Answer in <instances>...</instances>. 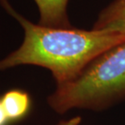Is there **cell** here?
<instances>
[{
  "label": "cell",
  "mask_w": 125,
  "mask_h": 125,
  "mask_svg": "<svg viewBox=\"0 0 125 125\" xmlns=\"http://www.w3.org/2000/svg\"><path fill=\"white\" fill-rule=\"evenodd\" d=\"M82 121V118L80 116H75L70 118L67 120H62L59 122L57 125H79Z\"/></svg>",
  "instance_id": "6"
},
{
  "label": "cell",
  "mask_w": 125,
  "mask_h": 125,
  "mask_svg": "<svg viewBox=\"0 0 125 125\" xmlns=\"http://www.w3.org/2000/svg\"><path fill=\"white\" fill-rule=\"evenodd\" d=\"M125 97V41L96 57L73 81L57 86L48 103L57 113L100 110Z\"/></svg>",
  "instance_id": "2"
},
{
  "label": "cell",
  "mask_w": 125,
  "mask_h": 125,
  "mask_svg": "<svg viewBox=\"0 0 125 125\" xmlns=\"http://www.w3.org/2000/svg\"><path fill=\"white\" fill-rule=\"evenodd\" d=\"M0 4L24 31L21 46L0 59V71L39 66L49 69L60 86L75 80L105 50L125 41V35L110 32L36 25L17 12L8 0H0Z\"/></svg>",
  "instance_id": "1"
},
{
  "label": "cell",
  "mask_w": 125,
  "mask_h": 125,
  "mask_svg": "<svg viewBox=\"0 0 125 125\" xmlns=\"http://www.w3.org/2000/svg\"><path fill=\"white\" fill-rule=\"evenodd\" d=\"M92 29L125 35V0H115L105 7Z\"/></svg>",
  "instance_id": "4"
},
{
  "label": "cell",
  "mask_w": 125,
  "mask_h": 125,
  "mask_svg": "<svg viewBox=\"0 0 125 125\" xmlns=\"http://www.w3.org/2000/svg\"><path fill=\"white\" fill-rule=\"evenodd\" d=\"M9 119L7 115L6 111L4 110L3 106L2 104L1 100H0V125H6Z\"/></svg>",
  "instance_id": "7"
},
{
  "label": "cell",
  "mask_w": 125,
  "mask_h": 125,
  "mask_svg": "<svg viewBox=\"0 0 125 125\" xmlns=\"http://www.w3.org/2000/svg\"><path fill=\"white\" fill-rule=\"evenodd\" d=\"M2 104L9 120H16L24 116L30 107V97L26 92L10 90L1 98Z\"/></svg>",
  "instance_id": "5"
},
{
  "label": "cell",
  "mask_w": 125,
  "mask_h": 125,
  "mask_svg": "<svg viewBox=\"0 0 125 125\" xmlns=\"http://www.w3.org/2000/svg\"><path fill=\"white\" fill-rule=\"evenodd\" d=\"M40 12L39 25L52 28H71L67 6L69 0H34Z\"/></svg>",
  "instance_id": "3"
}]
</instances>
